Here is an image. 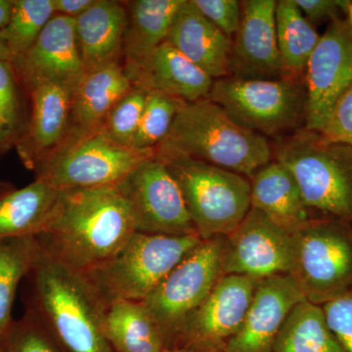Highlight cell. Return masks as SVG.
I'll return each instance as SVG.
<instances>
[{"label": "cell", "mask_w": 352, "mask_h": 352, "mask_svg": "<svg viewBox=\"0 0 352 352\" xmlns=\"http://www.w3.org/2000/svg\"><path fill=\"white\" fill-rule=\"evenodd\" d=\"M54 15L53 0H14L10 21L0 31L13 60L31 47Z\"/></svg>", "instance_id": "cell-30"}, {"label": "cell", "mask_w": 352, "mask_h": 352, "mask_svg": "<svg viewBox=\"0 0 352 352\" xmlns=\"http://www.w3.org/2000/svg\"><path fill=\"white\" fill-rule=\"evenodd\" d=\"M289 275L303 298L315 305L352 292V223L316 217L292 234Z\"/></svg>", "instance_id": "cell-7"}, {"label": "cell", "mask_w": 352, "mask_h": 352, "mask_svg": "<svg viewBox=\"0 0 352 352\" xmlns=\"http://www.w3.org/2000/svg\"><path fill=\"white\" fill-rule=\"evenodd\" d=\"M163 352H201L187 349H166Z\"/></svg>", "instance_id": "cell-43"}, {"label": "cell", "mask_w": 352, "mask_h": 352, "mask_svg": "<svg viewBox=\"0 0 352 352\" xmlns=\"http://www.w3.org/2000/svg\"><path fill=\"white\" fill-rule=\"evenodd\" d=\"M183 0H134L126 2L127 25L122 54L127 75L151 57L168 38Z\"/></svg>", "instance_id": "cell-25"}, {"label": "cell", "mask_w": 352, "mask_h": 352, "mask_svg": "<svg viewBox=\"0 0 352 352\" xmlns=\"http://www.w3.org/2000/svg\"><path fill=\"white\" fill-rule=\"evenodd\" d=\"M251 207L293 234L316 215L308 208L294 176L277 162L271 161L250 178Z\"/></svg>", "instance_id": "cell-23"}, {"label": "cell", "mask_w": 352, "mask_h": 352, "mask_svg": "<svg viewBox=\"0 0 352 352\" xmlns=\"http://www.w3.org/2000/svg\"><path fill=\"white\" fill-rule=\"evenodd\" d=\"M305 300L293 278L277 275L261 280L242 325L223 352H271L287 317Z\"/></svg>", "instance_id": "cell-17"}, {"label": "cell", "mask_w": 352, "mask_h": 352, "mask_svg": "<svg viewBox=\"0 0 352 352\" xmlns=\"http://www.w3.org/2000/svg\"><path fill=\"white\" fill-rule=\"evenodd\" d=\"M104 333L113 352H163L166 342L143 302L116 300L106 307Z\"/></svg>", "instance_id": "cell-26"}, {"label": "cell", "mask_w": 352, "mask_h": 352, "mask_svg": "<svg viewBox=\"0 0 352 352\" xmlns=\"http://www.w3.org/2000/svg\"><path fill=\"white\" fill-rule=\"evenodd\" d=\"M126 25V6L113 0H95L76 18V43L85 74L119 61Z\"/></svg>", "instance_id": "cell-22"}, {"label": "cell", "mask_w": 352, "mask_h": 352, "mask_svg": "<svg viewBox=\"0 0 352 352\" xmlns=\"http://www.w3.org/2000/svg\"><path fill=\"white\" fill-rule=\"evenodd\" d=\"M14 0H0V31L6 29L12 14Z\"/></svg>", "instance_id": "cell-40"}, {"label": "cell", "mask_w": 352, "mask_h": 352, "mask_svg": "<svg viewBox=\"0 0 352 352\" xmlns=\"http://www.w3.org/2000/svg\"><path fill=\"white\" fill-rule=\"evenodd\" d=\"M275 20L284 78L302 82L320 36L303 16L295 0L277 1Z\"/></svg>", "instance_id": "cell-27"}, {"label": "cell", "mask_w": 352, "mask_h": 352, "mask_svg": "<svg viewBox=\"0 0 352 352\" xmlns=\"http://www.w3.org/2000/svg\"><path fill=\"white\" fill-rule=\"evenodd\" d=\"M19 82L11 62L0 59V118L12 134L15 143L25 126Z\"/></svg>", "instance_id": "cell-34"}, {"label": "cell", "mask_w": 352, "mask_h": 352, "mask_svg": "<svg viewBox=\"0 0 352 352\" xmlns=\"http://www.w3.org/2000/svg\"><path fill=\"white\" fill-rule=\"evenodd\" d=\"M60 190L36 178L23 188L0 182V241L36 237L45 228Z\"/></svg>", "instance_id": "cell-24"}, {"label": "cell", "mask_w": 352, "mask_h": 352, "mask_svg": "<svg viewBox=\"0 0 352 352\" xmlns=\"http://www.w3.org/2000/svg\"><path fill=\"white\" fill-rule=\"evenodd\" d=\"M310 24H320L325 21L340 19L342 13H347L351 1L346 0H295Z\"/></svg>", "instance_id": "cell-38"}, {"label": "cell", "mask_w": 352, "mask_h": 352, "mask_svg": "<svg viewBox=\"0 0 352 352\" xmlns=\"http://www.w3.org/2000/svg\"><path fill=\"white\" fill-rule=\"evenodd\" d=\"M305 129L321 133L336 104L352 85V30L349 21L330 23L308 61L305 76Z\"/></svg>", "instance_id": "cell-12"}, {"label": "cell", "mask_w": 352, "mask_h": 352, "mask_svg": "<svg viewBox=\"0 0 352 352\" xmlns=\"http://www.w3.org/2000/svg\"><path fill=\"white\" fill-rule=\"evenodd\" d=\"M321 307L329 327L344 352H352V292Z\"/></svg>", "instance_id": "cell-36"}, {"label": "cell", "mask_w": 352, "mask_h": 352, "mask_svg": "<svg viewBox=\"0 0 352 352\" xmlns=\"http://www.w3.org/2000/svg\"><path fill=\"white\" fill-rule=\"evenodd\" d=\"M0 59L6 60V61L12 62L13 55L11 54L10 51L7 48L6 44L0 38Z\"/></svg>", "instance_id": "cell-42"}, {"label": "cell", "mask_w": 352, "mask_h": 352, "mask_svg": "<svg viewBox=\"0 0 352 352\" xmlns=\"http://www.w3.org/2000/svg\"><path fill=\"white\" fill-rule=\"evenodd\" d=\"M4 352H62L43 324L31 312L12 325L1 340Z\"/></svg>", "instance_id": "cell-33"}, {"label": "cell", "mask_w": 352, "mask_h": 352, "mask_svg": "<svg viewBox=\"0 0 352 352\" xmlns=\"http://www.w3.org/2000/svg\"><path fill=\"white\" fill-rule=\"evenodd\" d=\"M29 90L31 115L15 146L25 168L34 170L68 138L74 91L50 83Z\"/></svg>", "instance_id": "cell-18"}, {"label": "cell", "mask_w": 352, "mask_h": 352, "mask_svg": "<svg viewBox=\"0 0 352 352\" xmlns=\"http://www.w3.org/2000/svg\"><path fill=\"white\" fill-rule=\"evenodd\" d=\"M210 100L241 126L265 138L295 129L305 120V87L287 80H215Z\"/></svg>", "instance_id": "cell-9"}, {"label": "cell", "mask_w": 352, "mask_h": 352, "mask_svg": "<svg viewBox=\"0 0 352 352\" xmlns=\"http://www.w3.org/2000/svg\"><path fill=\"white\" fill-rule=\"evenodd\" d=\"M166 41L214 80L231 76L232 38L208 20L192 0H183Z\"/></svg>", "instance_id": "cell-19"}, {"label": "cell", "mask_w": 352, "mask_h": 352, "mask_svg": "<svg viewBox=\"0 0 352 352\" xmlns=\"http://www.w3.org/2000/svg\"><path fill=\"white\" fill-rule=\"evenodd\" d=\"M136 232L117 186L60 191L38 244L71 270L85 273L112 258Z\"/></svg>", "instance_id": "cell-1"}, {"label": "cell", "mask_w": 352, "mask_h": 352, "mask_svg": "<svg viewBox=\"0 0 352 352\" xmlns=\"http://www.w3.org/2000/svg\"><path fill=\"white\" fill-rule=\"evenodd\" d=\"M182 191L201 241L226 237L251 210V182L245 176L185 155L155 150Z\"/></svg>", "instance_id": "cell-5"}, {"label": "cell", "mask_w": 352, "mask_h": 352, "mask_svg": "<svg viewBox=\"0 0 352 352\" xmlns=\"http://www.w3.org/2000/svg\"><path fill=\"white\" fill-rule=\"evenodd\" d=\"M155 151H138L113 142L103 129L69 138L34 168L36 178L55 189L116 186Z\"/></svg>", "instance_id": "cell-8"}, {"label": "cell", "mask_w": 352, "mask_h": 352, "mask_svg": "<svg viewBox=\"0 0 352 352\" xmlns=\"http://www.w3.org/2000/svg\"><path fill=\"white\" fill-rule=\"evenodd\" d=\"M199 11L220 31L232 38L239 31L242 6L237 0H192Z\"/></svg>", "instance_id": "cell-35"}, {"label": "cell", "mask_w": 352, "mask_h": 352, "mask_svg": "<svg viewBox=\"0 0 352 352\" xmlns=\"http://www.w3.org/2000/svg\"><path fill=\"white\" fill-rule=\"evenodd\" d=\"M271 352H344L323 308L302 300L289 312Z\"/></svg>", "instance_id": "cell-28"}, {"label": "cell", "mask_w": 352, "mask_h": 352, "mask_svg": "<svg viewBox=\"0 0 352 352\" xmlns=\"http://www.w3.org/2000/svg\"><path fill=\"white\" fill-rule=\"evenodd\" d=\"M292 234L251 208L224 241L222 272L263 280L289 274L293 264Z\"/></svg>", "instance_id": "cell-14"}, {"label": "cell", "mask_w": 352, "mask_h": 352, "mask_svg": "<svg viewBox=\"0 0 352 352\" xmlns=\"http://www.w3.org/2000/svg\"><path fill=\"white\" fill-rule=\"evenodd\" d=\"M41 252L34 236L0 241V340L13 324L12 307L18 287L31 272Z\"/></svg>", "instance_id": "cell-29"}, {"label": "cell", "mask_w": 352, "mask_h": 352, "mask_svg": "<svg viewBox=\"0 0 352 352\" xmlns=\"http://www.w3.org/2000/svg\"><path fill=\"white\" fill-rule=\"evenodd\" d=\"M261 280L241 275H223L189 317L170 349L223 352L239 331Z\"/></svg>", "instance_id": "cell-13"}, {"label": "cell", "mask_w": 352, "mask_h": 352, "mask_svg": "<svg viewBox=\"0 0 352 352\" xmlns=\"http://www.w3.org/2000/svg\"><path fill=\"white\" fill-rule=\"evenodd\" d=\"M116 186L126 201L136 232L197 234L177 183L155 155L138 164Z\"/></svg>", "instance_id": "cell-11"}, {"label": "cell", "mask_w": 352, "mask_h": 352, "mask_svg": "<svg viewBox=\"0 0 352 352\" xmlns=\"http://www.w3.org/2000/svg\"><path fill=\"white\" fill-rule=\"evenodd\" d=\"M95 0H53L55 14L76 18L94 6Z\"/></svg>", "instance_id": "cell-39"}, {"label": "cell", "mask_w": 352, "mask_h": 352, "mask_svg": "<svg viewBox=\"0 0 352 352\" xmlns=\"http://www.w3.org/2000/svg\"><path fill=\"white\" fill-rule=\"evenodd\" d=\"M185 103L171 95L150 90L131 148L138 151H155L168 136L176 116Z\"/></svg>", "instance_id": "cell-31"}, {"label": "cell", "mask_w": 352, "mask_h": 352, "mask_svg": "<svg viewBox=\"0 0 352 352\" xmlns=\"http://www.w3.org/2000/svg\"><path fill=\"white\" fill-rule=\"evenodd\" d=\"M13 143L15 145V139L8 129L3 124H0V153L6 148L7 144Z\"/></svg>", "instance_id": "cell-41"}, {"label": "cell", "mask_w": 352, "mask_h": 352, "mask_svg": "<svg viewBox=\"0 0 352 352\" xmlns=\"http://www.w3.org/2000/svg\"><path fill=\"white\" fill-rule=\"evenodd\" d=\"M319 134L352 149V85L336 104L327 124Z\"/></svg>", "instance_id": "cell-37"}, {"label": "cell", "mask_w": 352, "mask_h": 352, "mask_svg": "<svg viewBox=\"0 0 352 352\" xmlns=\"http://www.w3.org/2000/svg\"><path fill=\"white\" fill-rule=\"evenodd\" d=\"M127 76L133 85L164 92L186 103L208 98L214 82L168 41L161 44L140 68Z\"/></svg>", "instance_id": "cell-20"}, {"label": "cell", "mask_w": 352, "mask_h": 352, "mask_svg": "<svg viewBox=\"0 0 352 352\" xmlns=\"http://www.w3.org/2000/svg\"><path fill=\"white\" fill-rule=\"evenodd\" d=\"M0 124H4V126H6V124H4V122H3V120H2L1 118H0ZM6 127H7V126H6ZM8 131H9V129H8ZM10 133H11V132H10Z\"/></svg>", "instance_id": "cell-46"}, {"label": "cell", "mask_w": 352, "mask_h": 352, "mask_svg": "<svg viewBox=\"0 0 352 352\" xmlns=\"http://www.w3.org/2000/svg\"><path fill=\"white\" fill-rule=\"evenodd\" d=\"M149 90L133 85L124 97L118 101L104 122V132L109 138L120 146L131 147Z\"/></svg>", "instance_id": "cell-32"}, {"label": "cell", "mask_w": 352, "mask_h": 352, "mask_svg": "<svg viewBox=\"0 0 352 352\" xmlns=\"http://www.w3.org/2000/svg\"><path fill=\"white\" fill-rule=\"evenodd\" d=\"M132 87L131 78L120 61L85 74L72 96L67 138L100 129L113 106Z\"/></svg>", "instance_id": "cell-21"}, {"label": "cell", "mask_w": 352, "mask_h": 352, "mask_svg": "<svg viewBox=\"0 0 352 352\" xmlns=\"http://www.w3.org/2000/svg\"><path fill=\"white\" fill-rule=\"evenodd\" d=\"M224 241L226 237L201 241L143 300L164 333L166 349L223 276Z\"/></svg>", "instance_id": "cell-10"}, {"label": "cell", "mask_w": 352, "mask_h": 352, "mask_svg": "<svg viewBox=\"0 0 352 352\" xmlns=\"http://www.w3.org/2000/svg\"><path fill=\"white\" fill-rule=\"evenodd\" d=\"M277 1H241L239 31L232 38L231 76L243 80L284 78L276 36Z\"/></svg>", "instance_id": "cell-16"}, {"label": "cell", "mask_w": 352, "mask_h": 352, "mask_svg": "<svg viewBox=\"0 0 352 352\" xmlns=\"http://www.w3.org/2000/svg\"><path fill=\"white\" fill-rule=\"evenodd\" d=\"M11 64L28 89L50 83L74 91L85 75L76 43V19L55 14L31 47Z\"/></svg>", "instance_id": "cell-15"}, {"label": "cell", "mask_w": 352, "mask_h": 352, "mask_svg": "<svg viewBox=\"0 0 352 352\" xmlns=\"http://www.w3.org/2000/svg\"><path fill=\"white\" fill-rule=\"evenodd\" d=\"M25 280L27 311L62 352H113L104 333L105 305L85 275L41 249Z\"/></svg>", "instance_id": "cell-2"}, {"label": "cell", "mask_w": 352, "mask_h": 352, "mask_svg": "<svg viewBox=\"0 0 352 352\" xmlns=\"http://www.w3.org/2000/svg\"><path fill=\"white\" fill-rule=\"evenodd\" d=\"M0 352H4L3 344H2L1 340H0Z\"/></svg>", "instance_id": "cell-45"}, {"label": "cell", "mask_w": 352, "mask_h": 352, "mask_svg": "<svg viewBox=\"0 0 352 352\" xmlns=\"http://www.w3.org/2000/svg\"><path fill=\"white\" fill-rule=\"evenodd\" d=\"M347 15H349V25H351V30H352V2L351 4H349V11H347Z\"/></svg>", "instance_id": "cell-44"}, {"label": "cell", "mask_w": 352, "mask_h": 352, "mask_svg": "<svg viewBox=\"0 0 352 352\" xmlns=\"http://www.w3.org/2000/svg\"><path fill=\"white\" fill-rule=\"evenodd\" d=\"M155 150L185 155L249 179L272 161L267 139L241 126L208 98L185 103Z\"/></svg>", "instance_id": "cell-3"}, {"label": "cell", "mask_w": 352, "mask_h": 352, "mask_svg": "<svg viewBox=\"0 0 352 352\" xmlns=\"http://www.w3.org/2000/svg\"><path fill=\"white\" fill-rule=\"evenodd\" d=\"M201 242L197 234L135 232L112 258L83 275L105 307L116 300L143 302Z\"/></svg>", "instance_id": "cell-6"}, {"label": "cell", "mask_w": 352, "mask_h": 352, "mask_svg": "<svg viewBox=\"0 0 352 352\" xmlns=\"http://www.w3.org/2000/svg\"><path fill=\"white\" fill-rule=\"evenodd\" d=\"M275 160L294 176L316 217L352 223L351 147L305 129L278 146Z\"/></svg>", "instance_id": "cell-4"}]
</instances>
